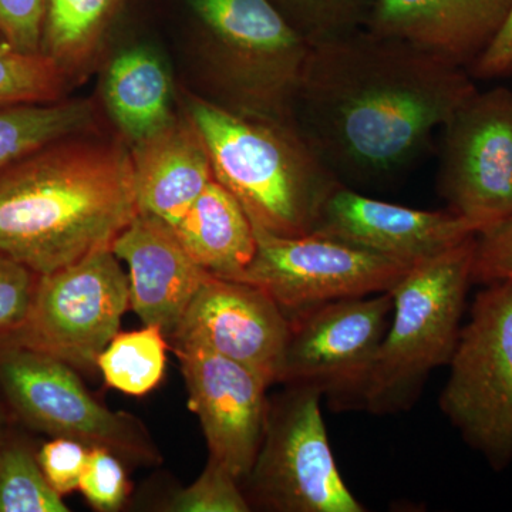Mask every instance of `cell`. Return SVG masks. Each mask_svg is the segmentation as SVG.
Instances as JSON below:
<instances>
[{
	"label": "cell",
	"mask_w": 512,
	"mask_h": 512,
	"mask_svg": "<svg viewBox=\"0 0 512 512\" xmlns=\"http://www.w3.org/2000/svg\"><path fill=\"white\" fill-rule=\"evenodd\" d=\"M476 92L463 67L363 28L309 46L293 121L339 183L386 184Z\"/></svg>",
	"instance_id": "cell-1"
},
{
	"label": "cell",
	"mask_w": 512,
	"mask_h": 512,
	"mask_svg": "<svg viewBox=\"0 0 512 512\" xmlns=\"http://www.w3.org/2000/svg\"><path fill=\"white\" fill-rule=\"evenodd\" d=\"M137 214L131 157L121 144L80 134L0 171V252L37 275L111 248Z\"/></svg>",
	"instance_id": "cell-2"
},
{
	"label": "cell",
	"mask_w": 512,
	"mask_h": 512,
	"mask_svg": "<svg viewBox=\"0 0 512 512\" xmlns=\"http://www.w3.org/2000/svg\"><path fill=\"white\" fill-rule=\"evenodd\" d=\"M190 121L210 154L215 180L255 225L301 237L315 231L320 211L339 183L295 126L255 119L194 99Z\"/></svg>",
	"instance_id": "cell-3"
},
{
	"label": "cell",
	"mask_w": 512,
	"mask_h": 512,
	"mask_svg": "<svg viewBox=\"0 0 512 512\" xmlns=\"http://www.w3.org/2000/svg\"><path fill=\"white\" fill-rule=\"evenodd\" d=\"M476 237L414 265L393 289L392 319L360 409L377 416L409 410L430 373L450 363L473 285Z\"/></svg>",
	"instance_id": "cell-4"
},
{
	"label": "cell",
	"mask_w": 512,
	"mask_h": 512,
	"mask_svg": "<svg viewBox=\"0 0 512 512\" xmlns=\"http://www.w3.org/2000/svg\"><path fill=\"white\" fill-rule=\"evenodd\" d=\"M211 35L227 109L289 119L309 45L271 0H188Z\"/></svg>",
	"instance_id": "cell-5"
},
{
	"label": "cell",
	"mask_w": 512,
	"mask_h": 512,
	"mask_svg": "<svg viewBox=\"0 0 512 512\" xmlns=\"http://www.w3.org/2000/svg\"><path fill=\"white\" fill-rule=\"evenodd\" d=\"M461 328L441 412L495 471L512 463V282L485 285Z\"/></svg>",
	"instance_id": "cell-6"
},
{
	"label": "cell",
	"mask_w": 512,
	"mask_h": 512,
	"mask_svg": "<svg viewBox=\"0 0 512 512\" xmlns=\"http://www.w3.org/2000/svg\"><path fill=\"white\" fill-rule=\"evenodd\" d=\"M288 387L269 403L264 439L242 488L251 508L274 512H365L333 457L320 400Z\"/></svg>",
	"instance_id": "cell-7"
},
{
	"label": "cell",
	"mask_w": 512,
	"mask_h": 512,
	"mask_svg": "<svg viewBox=\"0 0 512 512\" xmlns=\"http://www.w3.org/2000/svg\"><path fill=\"white\" fill-rule=\"evenodd\" d=\"M0 393L18 419L52 439L106 448L130 463H160L146 427L136 417L111 412L97 402L76 369L56 357L0 345Z\"/></svg>",
	"instance_id": "cell-8"
},
{
	"label": "cell",
	"mask_w": 512,
	"mask_h": 512,
	"mask_svg": "<svg viewBox=\"0 0 512 512\" xmlns=\"http://www.w3.org/2000/svg\"><path fill=\"white\" fill-rule=\"evenodd\" d=\"M130 308V282L111 248L39 275L25 325L2 345L23 346L94 373Z\"/></svg>",
	"instance_id": "cell-9"
},
{
	"label": "cell",
	"mask_w": 512,
	"mask_h": 512,
	"mask_svg": "<svg viewBox=\"0 0 512 512\" xmlns=\"http://www.w3.org/2000/svg\"><path fill=\"white\" fill-rule=\"evenodd\" d=\"M393 313V293L338 299L293 313L279 382L308 387L336 410L360 400Z\"/></svg>",
	"instance_id": "cell-10"
},
{
	"label": "cell",
	"mask_w": 512,
	"mask_h": 512,
	"mask_svg": "<svg viewBox=\"0 0 512 512\" xmlns=\"http://www.w3.org/2000/svg\"><path fill=\"white\" fill-rule=\"evenodd\" d=\"M252 225L256 251L239 281L261 288L288 316L338 299L392 292L416 265L315 232L282 237Z\"/></svg>",
	"instance_id": "cell-11"
},
{
	"label": "cell",
	"mask_w": 512,
	"mask_h": 512,
	"mask_svg": "<svg viewBox=\"0 0 512 512\" xmlns=\"http://www.w3.org/2000/svg\"><path fill=\"white\" fill-rule=\"evenodd\" d=\"M441 130L439 191L447 210L480 232L511 217V90H477Z\"/></svg>",
	"instance_id": "cell-12"
},
{
	"label": "cell",
	"mask_w": 512,
	"mask_h": 512,
	"mask_svg": "<svg viewBox=\"0 0 512 512\" xmlns=\"http://www.w3.org/2000/svg\"><path fill=\"white\" fill-rule=\"evenodd\" d=\"M188 390V407L200 419L211 460L239 481L247 478L264 439L268 384L249 367L198 343H174Z\"/></svg>",
	"instance_id": "cell-13"
},
{
	"label": "cell",
	"mask_w": 512,
	"mask_h": 512,
	"mask_svg": "<svg viewBox=\"0 0 512 512\" xmlns=\"http://www.w3.org/2000/svg\"><path fill=\"white\" fill-rule=\"evenodd\" d=\"M171 339L229 357L271 387L281 375L289 318L258 286L208 274Z\"/></svg>",
	"instance_id": "cell-14"
},
{
	"label": "cell",
	"mask_w": 512,
	"mask_h": 512,
	"mask_svg": "<svg viewBox=\"0 0 512 512\" xmlns=\"http://www.w3.org/2000/svg\"><path fill=\"white\" fill-rule=\"evenodd\" d=\"M313 232L419 264L480 231L450 210H414L366 197L339 184L323 205Z\"/></svg>",
	"instance_id": "cell-15"
},
{
	"label": "cell",
	"mask_w": 512,
	"mask_h": 512,
	"mask_svg": "<svg viewBox=\"0 0 512 512\" xmlns=\"http://www.w3.org/2000/svg\"><path fill=\"white\" fill-rule=\"evenodd\" d=\"M111 251L128 266L131 311L173 338L210 272L192 261L170 225L143 212L114 239Z\"/></svg>",
	"instance_id": "cell-16"
},
{
	"label": "cell",
	"mask_w": 512,
	"mask_h": 512,
	"mask_svg": "<svg viewBox=\"0 0 512 512\" xmlns=\"http://www.w3.org/2000/svg\"><path fill=\"white\" fill-rule=\"evenodd\" d=\"M511 9L512 0H376L366 29L423 47L468 72Z\"/></svg>",
	"instance_id": "cell-17"
},
{
	"label": "cell",
	"mask_w": 512,
	"mask_h": 512,
	"mask_svg": "<svg viewBox=\"0 0 512 512\" xmlns=\"http://www.w3.org/2000/svg\"><path fill=\"white\" fill-rule=\"evenodd\" d=\"M138 212L177 227L214 180L210 154L191 121L171 120L130 153Z\"/></svg>",
	"instance_id": "cell-18"
},
{
	"label": "cell",
	"mask_w": 512,
	"mask_h": 512,
	"mask_svg": "<svg viewBox=\"0 0 512 512\" xmlns=\"http://www.w3.org/2000/svg\"><path fill=\"white\" fill-rule=\"evenodd\" d=\"M173 229L192 261L218 278L239 281L254 258L251 218L215 178Z\"/></svg>",
	"instance_id": "cell-19"
},
{
	"label": "cell",
	"mask_w": 512,
	"mask_h": 512,
	"mask_svg": "<svg viewBox=\"0 0 512 512\" xmlns=\"http://www.w3.org/2000/svg\"><path fill=\"white\" fill-rule=\"evenodd\" d=\"M111 116L126 136L140 141L174 119L171 83L163 62L147 49H131L111 63L104 84Z\"/></svg>",
	"instance_id": "cell-20"
},
{
	"label": "cell",
	"mask_w": 512,
	"mask_h": 512,
	"mask_svg": "<svg viewBox=\"0 0 512 512\" xmlns=\"http://www.w3.org/2000/svg\"><path fill=\"white\" fill-rule=\"evenodd\" d=\"M94 124L89 101L0 107V171L63 138L80 136Z\"/></svg>",
	"instance_id": "cell-21"
},
{
	"label": "cell",
	"mask_w": 512,
	"mask_h": 512,
	"mask_svg": "<svg viewBox=\"0 0 512 512\" xmlns=\"http://www.w3.org/2000/svg\"><path fill=\"white\" fill-rule=\"evenodd\" d=\"M167 349L163 330L157 326L119 332L101 352L97 370L111 389L146 396L163 380Z\"/></svg>",
	"instance_id": "cell-22"
},
{
	"label": "cell",
	"mask_w": 512,
	"mask_h": 512,
	"mask_svg": "<svg viewBox=\"0 0 512 512\" xmlns=\"http://www.w3.org/2000/svg\"><path fill=\"white\" fill-rule=\"evenodd\" d=\"M120 0H46L42 52L62 64L89 52L113 18Z\"/></svg>",
	"instance_id": "cell-23"
},
{
	"label": "cell",
	"mask_w": 512,
	"mask_h": 512,
	"mask_svg": "<svg viewBox=\"0 0 512 512\" xmlns=\"http://www.w3.org/2000/svg\"><path fill=\"white\" fill-rule=\"evenodd\" d=\"M0 512H69L47 483L37 451L10 430L0 440Z\"/></svg>",
	"instance_id": "cell-24"
},
{
	"label": "cell",
	"mask_w": 512,
	"mask_h": 512,
	"mask_svg": "<svg viewBox=\"0 0 512 512\" xmlns=\"http://www.w3.org/2000/svg\"><path fill=\"white\" fill-rule=\"evenodd\" d=\"M66 72L46 53L25 52L0 37V107L60 100Z\"/></svg>",
	"instance_id": "cell-25"
},
{
	"label": "cell",
	"mask_w": 512,
	"mask_h": 512,
	"mask_svg": "<svg viewBox=\"0 0 512 512\" xmlns=\"http://www.w3.org/2000/svg\"><path fill=\"white\" fill-rule=\"evenodd\" d=\"M309 46L366 28L376 0H271Z\"/></svg>",
	"instance_id": "cell-26"
},
{
	"label": "cell",
	"mask_w": 512,
	"mask_h": 512,
	"mask_svg": "<svg viewBox=\"0 0 512 512\" xmlns=\"http://www.w3.org/2000/svg\"><path fill=\"white\" fill-rule=\"evenodd\" d=\"M174 512H249L252 510L241 481L228 468L208 460L194 483L177 491L167 504Z\"/></svg>",
	"instance_id": "cell-27"
},
{
	"label": "cell",
	"mask_w": 512,
	"mask_h": 512,
	"mask_svg": "<svg viewBox=\"0 0 512 512\" xmlns=\"http://www.w3.org/2000/svg\"><path fill=\"white\" fill-rule=\"evenodd\" d=\"M121 461L106 448H90L79 490L94 510L119 511L126 503L130 483Z\"/></svg>",
	"instance_id": "cell-28"
},
{
	"label": "cell",
	"mask_w": 512,
	"mask_h": 512,
	"mask_svg": "<svg viewBox=\"0 0 512 512\" xmlns=\"http://www.w3.org/2000/svg\"><path fill=\"white\" fill-rule=\"evenodd\" d=\"M37 281L36 272L0 252V345L25 325Z\"/></svg>",
	"instance_id": "cell-29"
},
{
	"label": "cell",
	"mask_w": 512,
	"mask_h": 512,
	"mask_svg": "<svg viewBox=\"0 0 512 512\" xmlns=\"http://www.w3.org/2000/svg\"><path fill=\"white\" fill-rule=\"evenodd\" d=\"M471 281L481 285L512 282V215L478 232Z\"/></svg>",
	"instance_id": "cell-30"
},
{
	"label": "cell",
	"mask_w": 512,
	"mask_h": 512,
	"mask_svg": "<svg viewBox=\"0 0 512 512\" xmlns=\"http://www.w3.org/2000/svg\"><path fill=\"white\" fill-rule=\"evenodd\" d=\"M90 448L72 439L55 437L37 451V461L47 483L57 494L69 495L79 490Z\"/></svg>",
	"instance_id": "cell-31"
},
{
	"label": "cell",
	"mask_w": 512,
	"mask_h": 512,
	"mask_svg": "<svg viewBox=\"0 0 512 512\" xmlns=\"http://www.w3.org/2000/svg\"><path fill=\"white\" fill-rule=\"evenodd\" d=\"M46 0H0V37L25 52H42Z\"/></svg>",
	"instance_id": "cell-32"
},
{
	"label": "cell",
	"mask_w": 512,
	"mask_h": 512,
	"mask_svg": "<svg viewBox=\"0 0 512 512\" xmlns=\"http://www.w3.org/2000/svg\"><path fill=\"white\" fill-rule=\"evenodd\" d=\"M468 73L477 79L512 77V9L493 43L478 57Z\"/></svg>",
	"instance_id": "cell-33"
},
{
	"label": "cell",
	"mask_w": 512,
	"mask_h": 512,
	"mask_svg": "<svg viewBox=\"0 0 512 512\" xmlns=\"http://www.w3.org/2000/svg\"><path fill=\"white\" fill-rule=\"evenodd\" d=\"M8 410L5 400H3L2 393H0V440H2L5 434L10 430Z\"/></svg>",
	"instance_id": "cell-34"
}]
</instances>
